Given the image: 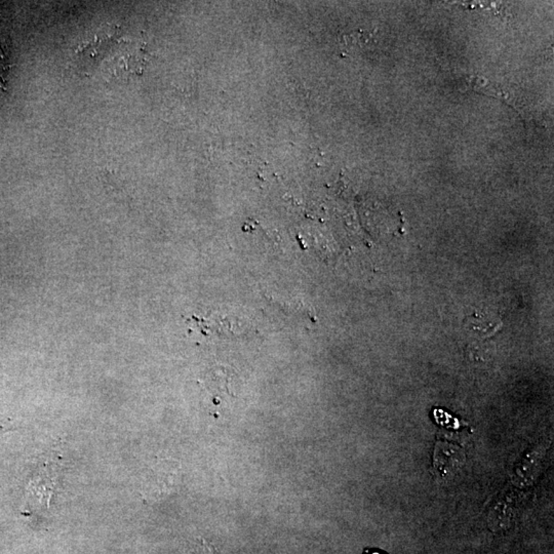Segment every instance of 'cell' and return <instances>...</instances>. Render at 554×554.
<instances>
[{"mask_svg": "<svg viewBox=\"0 0 554 554\" xmlns=\"http://www.w3.org/2000/svg\"><path fill=\"white\" fill-rule=\"evenodd\" d=\"M11 69V57L6 48L0 43V96L6 92Z\"/></svg>", "mask_w": 554, "mask_h": 554, "instance_id": "1", "label": "cell"}, {"mask_svg": "<svg viewBox=\"0 0 554 554\" xmlns=\"http://www.w3.org/2000/svg\"><path fill=\"white\" fill-rule=\"evenodd\" d=\"M11 430V424H6V421L0 420V434Z\"/></svg>", "mask_w": 554, "mask_h": 554, "instance_id": "2", "label": "cell"}, {"mask_svg": "<svg viewBox=\"0 0 554 554\" xmlns=\"http://www.w3.org/2000/svg\"><path fill=\"white\" fill-rule=\"evenodd\" d=\"M369 554H383V553H378V551H374V553H369Z\"/></svg>", "mask_w": 554, "mask_h": 554, "instance_id": "3", "label": "cell"}]
</instances>
